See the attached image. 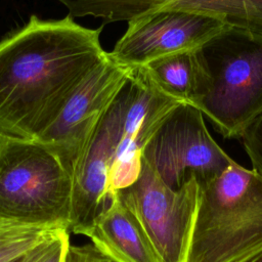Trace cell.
I'll use <instances>...</instances> for the list:
<instances>
[{"mask_svg":"<svg viewBox=\"0 0 262 262\" xmlns=\"http://www.w3.org/2000/svg\"><path fill=\"white\" fill-rule=\"evenodd\" d=\"M101 29L31 15L0 40V137L36 141L107 54Z\"/></svg>","mask_w":262,"mask_h":262,"instance_id":"obj_1","label":"cell"},{"mask_svg":"<svg viewBox=\"0 0 262 262\" xmlns=\"http://www.w3.org/2000/svg\"><path fill=\"white\" fill-rule=\"evenodd\" d=\"M185 262H243L262 250V175L233 162L200 184Z\"/></svg>","mask_w":262,"mask_h":262,"instance_id":"obj_2","label":"cell"},{"mask_svg":"<svg viewBox=\"0 0 262 262\" xmlns=\"http://www.w3.org/2000/svg\"><path fill=\"white\" fill-rule=\"evenodd\" d=\"M208 81L193 104L228 139L262 115V37L226 26L198 48Z\"/></svg>","mask_w":262,"mask_h":262,"instance_id":"obj_3","label":"cell"},{"mask_svg":"<svg viewBox=\"0 0 262 262\" xmlns=\"http://www.w3.org/2000/svg\"><path fill=\"white\" fill-rule=\"evenodd\" d=\"M72 175L38 141L0 137V219L69 230Z\"/></svg>","mask_w":262,"mask_h":262,"instance_id":"obj_4","label":"cell"},{"mask_svg":"<svg viewBox=\"0 0 262 262\" xmlns=\"http://www.w3.org/2000/svg\"><path fill=\"white\" fill-rule=\"evenodd\" d=\"M142 160L172 189L191 177L203 184L234 162L211 136L201 111L189 103H179L163 119Z\"/></svg>","mask_w":262,"mask_h":262,"instance_id":"obj_5","label":"cell"},{"mask_svg":"<svg viewBox=\"0 0 262 262\" xmlns=\"http://www.w3.org/2000/svg\"><path fill=\"white\" fill-rule=\"evenodd\" d=\"M200 188L195 177L170 188L141 158L137 178L115 192L140 223L160 262H185Z\"/></svg>","mask_w":262,"mask_h":262,"instance_id":"obj_6","label":"cell"},{"mask_svg":"<svg viewBox=\"0 0 262 262\" xmlns=\"http://www.w3.org/2000/svg\"><path fill=\"white\" fill-rule=\"evenodd\" d=\"M127 23V30L107 52L123 68L143 67L165 55L196 49L229 26L219 16L184 9L150 11Z\"/></svg>","mask_w":262,"mask_h":262,"instance_id":"obj_7","label":"cell"},{"mask_svg":"<svg viewBox=\"0 0 262 262\" xmlns=\"http://www.w3.org/2000/svg\"><path fill=\"white\" fill-rule=\"evenodd\" d=\"M130 71L131 68L118 66L106 54L71 94L52 125L36 140L51 149L71 175Z\"/></svg>","mask_w":262,"mask_h":262,"instance_id":"obj_8","label":"cell"},{"mask_svg":"<svg viewBox=\"0 0 262 262\" xmlns=\"http://www.w3.org/2000/svg\"><path fill=\"white\" fill-rule=\"evenodd\" d=\"M60 4L73 18L93 16L104 23L128 21L162 9L200 11L262 37V0H61Z\"/></svg>","mask_w":262,"mask_h":262,"instance_id":"obj_9","label":"cell"},{"mask_svg":"<svg viewBox=\"0 0 262 262\" xmlns=\"http://www.w3.org/2000/svg\"><path fill=\"white\" fill-rule=\"evenodd\" d=\"M83 235L114 262H160L140 223L117 192Z\"/></svg>","mask_w":262,"mask_h":262,"instance_id":"obj_10","label":"cell"},{"mask_svg":"<svg viewBox=\"0 0 262 262\" xmlns=\"http://www.w3.org/2000/svg\"><path fill=\"white\" fill-rule=\"evenodd\" d=\"M154 83L167 95L194 104L207 87V73L196 49L157 58L143 66Z\"/></svg>","mask_w":262,"mask_h":262,"instance_id":"obj_11","label":"cell"},{"mask_svg":"<svg viewBox=\"0 0 262 262\" xmlns=\"http://www.w3.org/2000/svg\"><path fill=\"white\" fill-rule=\"evenodd\" d=\"M62 230L68 229L0 219V262L12 261L53 239Z\"/></svg>","mask_w":262,"mask_h":262,"instance_id":"obj_12","label":"cell"},{"mask_svg":"<svg viewBox=\"0 0 262 262\" xmlns=\"http://www.w3.org/2000/svg\"><path fill=\"white\" fill-rule=\"evenodd\" d=\"M239 139L252 163V170L262 175V115L248 126Z\"/></svg>","mask_w":262,"mask_h":262,"instance_id":"obj_13","label":"cell"},{"mask_svg":"<svg viewBox=\"0 0 262 262\" xmlns=\"http://www.w3.org/2000/svg\"><path fill=\"white\" fill-rule=\"evenodd\" d=\"M63 262H114L92 244L82 246L72 245L68 246Z\"/></svg>","mask_w":262,"mask_h":262,"instance_id":"obj_14","label":"cell"},{"mask_svg":"<svg viewBox=\"0 0 262 262\" xmlns=\"http://www.w3.org/2000/svg\"><path fill=\"white\" fill-rule=\"evenodd\" d=\"M70 231H61L46 248L38 262H63L64 255L70 244Z\"/></svg>","mask_w":262,"mask_h":262,"instance_id":"obj_15","label":"cell"},{"mask_svg":"<svg viewBox=\"0 0 262 262\" xmlns=\"http://www.w3.org/2000/svg\"><path fill=\"white\" fill-rule=\"evenodd\" d=\"M62 231H63V230H62ZM55 237H56V236H55ZM55 237H54V238H55ZM54 238H53V239H54ZM53 239H51V241H49V242H47V243H44V244L40 245L39 247L33 249L32 251H30V252H28V253H26V254H24V255H21V256L15 258V259H13V260L10 261V262H38L39 259H40V258L42 257V255L44 254V252H45L47 246H48Z\"/></svg>","mask_w":262,"mask_h":262,"instance_id":"obj_16","label":"cell"},{"mask_svg":"<svg viewBox=\"0 0 262 262\" xmlns=\"http://www.w3.org/2000/svg\"><path fill=\"white\" fill-rule=\"evenodd\" d=\"M243 262H262V250L258 253H256L255 255L249 257L248 259L244 260Z\"/></svg>","mask_w":262,"mask_h":262,"instance_id":"obj_17","label":"cell"},{"mask_svg":"<svg viewBox=\"0 0 262 262\" xmlns=\"http://www.w3.org/2000/svg\"><path fill=\"white\" fill-rule=\"evenodd\" d=\"M56 1H58V2H60V1H61V0H56Z\"/></svg>","mask_w":262,"mask_h":262,"instance_id":"obj_18","label":"cell"}]
</instances>
